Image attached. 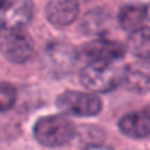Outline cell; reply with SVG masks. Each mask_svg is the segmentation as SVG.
I'll list each match as a JSON object with an SVG mask.
<instances>
[{
	"mask_svg": "<svg viewBox=\"0 0 150 150\" xmlns=\"http://www.w3.org/2000/svg\"><path fill=\"white\" fill-rule=\"evenodd\" d=\"M78 0H50L46 6V16L56 27H66L78 16Z\"/></svg>",
	"mask_w": 150,
	"mask_h": 150,
	"instance_id": "8992f818",
	"label": "cell"
},
{
	"mask_svg": "<svg viewBox=\"0 0 150 150\" xmlns=\"http://www.w3.org/2000/svg\"><path fill=\"white\" fill-rule=\"evenodd\" d=\"M124 84L137 93L149 91L150 90V63L144 60L141 63H132L127 66Z\"/></svg>",
	"mask_w": 150,
	"mask_h": 150,
	"instance_id": "9c48e42d",
	"label": "cell"
},
{
	"mask_svg": "<svg viewBox=\"0 0 150 150\" xmlns=\"http://www.w3.org/2000/svg\"><path fill=\"white\" fill-rule=\"evenodd\" d=\"M125 72L121 60H91L81 71V83L90 91L108 93L124 83Z\"/></svg>",
	"mask_w": 150,
	"mask_h": 150,
	"instance_id": "6da1fadb",
	"label": "cell"
},
{
	"mask_svg": "<svg viewBox=\"0 0 150 150\" xmlns=\"http://www.w3.org/2000/svg\"><path fill=\"white\" fill-rule=\"evenodd\" d=\"M31 0H3L2 27L3 30H22L33 18Z\"/></svg>",
	"mask_w": 150,
	"mask_h": 150,
	"instance_id": "5b68a950",
	"label": "cell"
},
{
	"mask_svg": "<svg viewBox=\"0 0 150 150\" xmlns=\"http://www.w3.org/2000/svg\"><path fill=\"white\" fill-rule=\"evenodd\" d=\"M146 18H149L147 15V8H141V6H125L121 12H119V24L124 30L134 33L140 28H143V22L146 21Z\"/></svg>",
	"mask_w": 150,
	"mask_h": 150,
	"instance_id": "30bf717a",
	"label": "cell"
},
{
	"mask_svg": "<svg viewBox=\"0 0 150 150\" xmlns=\"http://www.w3.org/2000/svg\"><path fill=\"white\" fill-rule=\"evenodd\" d=\"M15 99H16L15 87L9 83H2V86H0V106H2V110L6 112L8 109H11L15 103Z\"/></svg>",
	"mask_w": 150,
	"mask_h": 150,
	"instance_id": "7c38bea8",
	"label": "cell"
},
{
	"mask_svg": "<svg viewBox=\"0 0 150 150\" xmlns=\"http://www.w3.org/2000/svg\"><path fill=\"white\" fill-rule=\"evenodd\" d=\"M74 134V124L63 115H50L40 118L34 125L35 140L47 147L63 146L72 140Z\"/></svg>",
	"mask_w": 150,
	"mask_h": 150,
	"instance_id": "7a4b0ae2",
	"label": "cell"
},
{
	"mask_svg": "<svg viewBox=\"0 0 150 150\" xmlns=\"http://www.w3.org/2000/svg\"><path fill=\"white\" fill-rule=\"evenodd\" d=\"M128 49L134 56L143 60H150V27H143L131 33L128 38Z\"/></svg>",
	"mask_w": 150,
	"mask_h": 150,
	"instance_id": "8fae6325",
	"label": "cell"
},
{
	"mask_svg": "<svg viewBox=\"0 0 150 150\" xmlns=\"http://www.w3.org/2000/svg\"><path fill=\"white\" fill-rule=\"evenodd\" d=\"M83 56L91 62V60H121L124 57V47L110 40H96L88 43L81 50Z\"/></svg>",
	"mask_w": 150,
	"mask_h": 150,
	"instance_id": "ba28073f",
	"label": "cell"
},
{
	"mask_svg": "<svg viewBox=\"0 0 150 150\" xmlns=\"http://www.w3.org/2000/svg\"><path fill=\"white\" fill-rule=\"evenodd\" d=\"M147 15H149V18H150V5H149V8H147Z\"/></svg>",
	"mask_w": 150,
	"mask_h": 150,
	"instance_id": "5bb4252c",
	"label": "cell"
},
{
	"mask_svg": "<svg viewBox=\"0 0 150 150\" xmlns=\"http://www.w3.org/2000/svg\"><path fill=\"white\" fill-rule=\"evenodd\" d=\"M34 46L31 37L22 30H3L2 53L13 63H24L33 54Z\"/></svg>",
	"mask_w": 150,
	"mask_h": 150,
	"instance_id": "277c9868",
	"label": "cell"
},
{
	"mask_svg": "<svg viewBox=\"0 0 150 150\" xmlns=\"http://www.w3.org/2000/svg\"><path fill=\"white\" fill-rule=\"evenodd\" d=\"M119 129L129 138L150 137V110H138L127 113L119 119Z\"/></svg>",
	"mask_w": 150,
	"mask_h": 150,
	"instance_id": "52a82bcc",
	"label": "cell"
},
{
	"mask_svg": "<svg viewBox=\"0 0 150 150\" xmlns=\"http://www.w3.org/2000/svg\"><path fill=\"white\" fill-rule=\"evenodd\" d=\"M57 108L65 115L72 116H96L102 110V100L94 93L65 91L57 97Z\"/></svg>",
	"mask_w": 150,
	"mask_h": 150,
	"instance_id": "3957f363",
	"label": "cell"
},
{
	"mask_svg": "<svg viewBox=\"0 0 150 150\" xmlns=\"http://www.w3.org/2000/svg\"><path fill=\"white\" fill-rule=\"evenodd\" d=\"M87 150H110V149L103 147V146H93V147H88Z\"/></svg>",
	"mask_w": 150,
	"mask_h": 150,
	"instance_id": "4fadbf2b",
	"label": "cell"
}]
</instances>
